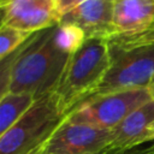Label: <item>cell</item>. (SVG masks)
Returning <instances> with one entry per match:
<instances>
[{
    "instance_id": "obj_1",
    "label": "cell",
    "mask_w": 154,
    "mask_h": 154,
    "mask_svg": "<svg viewBox=\"0 0 154 154\" xmlns=\"http://www.w3.org/2000/svg\"><path fill=\"white\" fill-rule=\"evenodd\" d=\"M85 40L78 26L64 23L36 32L13 66L10 91L35 99L54 91L69 58Z\"/></svg>"
},
{
    "instance_id": "obj_2",
    "label": "cell",
    "mask_w": 154,
    "mask_h": 154,
    "mask_svg": "<svg viewBox=\"0 0 154 154\" xmlns=\"http://www.w3.org/2000/svg\"><path fill=\"white\" fill-rule=\"evenodd\" d=\"M109 66L111 49L106 38H87L71 54L54 89L66 116L96 91Z\"/></svg>"
},
{
    "instance_id": "obj_3",
    "label": "cell",
    "mask_w": 154,
    "mask_h": 154,
    "mask_svg": "<svg viewBox=\"0 0 154 154\" xmlns=\"http://www.w3.org/2000/svg\"><path fill=\"white\" fill-rule=\"evenodd\" d=\"M54 91L35 99L0 138V154H31L65 119Z\"/></svg>"
},
{
    "instance_id": "obj_4",
    "label": "cell",
    "mask_w": 154,
    "mask_h": 154,
    "mask_svg": "<svg viewBox=\"0 0 154 154\" xmlns=\"http://www.w3.org/2000/svg\"><path fill=\"white\" fill-rule=\"evenodd\" d=\"M152 100L149 88L126 89L93 95L65 117L71 123L112 130L131 112Z\"/></svg>"
},
{
    "instance_id": "obj_5",
    "label": "cell",
    "mask_w": 154,
    "mask_h": 154,
    "mask_svg": "<svg viewBox=\"0 0 154 154\" xmlns=\"http://www.w3.org/2000/svg\"><path fill=\"white\" fill-rule=\"evenodd\" d=\"M109 49L111 66L93 95L149 88L154 83V42Z\"/></svg>"
},
{
    "instance_id": "obj_6",
    "label": "cell",
    "mask_w": 154,
    "mask_h": 154,
    "mask_svg": "<svg viewBox=\"0 0 154 154\" xmlns=\"http://www.w3.org/2000/svg\"><path fill=\"white\" fill-rule=\"evenodd\" d=\"M112 131L64 119L31 154H88L108 148Z\"/></svg>"
},
{
    "instance_id": "obj_7",
    "label": "cell",
    "mask_w": 154,
    "mask_h": 154,
    "mask_svg": "<svg viewBox=\"0 0 154 154\" xmlns=\"http://www.w3.org/2000/svg\"><path fill=\"white\" fill-rule=\"evenodd\" d=\"M4 24L34 34L60 23L54 0H2Z\"/></svg>"
},
{
    "instance_id": "obj_8",
    "label": "cell",
    "mask_w": 154,
    "mask_h": 154,
    "mask_svg": "<svg viewBox=\"0 0 154 154\" xmlns=\"http://www.w3.org/2000/svg\"><path fill=\"white\" fill-rule=\"evenodd\" d=\"M116 0H82L61 16L60 23L78 26L87 38L113 37V12Z\"/></svg>"
},
{
    "instance_id": "obj_9",
    "label": "cell",
    "mask_w": 154,
    "mask_h": 154,
    "mask_svg": "<svg viewBox=\"0 0 154 154\" xmlns=\"http://www.w3.org/2000/svg\"><path fill=\"white\" fill-rule=\"evenodd\" d=\"M154 122V101L150 100L131 112L116 128L107 150H124L150 141L149 125Z\"/></svg>"
},
{
    "instance_id": "obj_10",
    "label": "cell",
    "mask_w": 154,
    "mask_h": 154,
    "mask_svg": "<svg viewBox=\"0 0 154 154\" xmlns=\"http://www.w3.org/2000/svg\"><path fill=\"white\" fill-rule=\"evenodd\" d=\"M153 23H154V0H116L114 1L113 37L130 36L138 34L146 30Z\"/></svg>"
},
{
    "instance_id": "obj_11",
    "label": "cell",
    "mask_w": 154,
    "mask_h": 154,
    "mask_svg": "<svg viewBox=\"0 0 154 154\" xmlns=\"http://www.w3.org/2000/svg\"><path fill=\"white\" fill-rule=\"evenodd\" d=\"M34 101L35 97L30 94L12 91H8L0 100V138L12 128Z\"/></svg>"
},
{
    "instance_id": "obj_12",
    "label": "cell",
    "mask_w": 154,
    "mask_h": 154,
    "mask_svg": "<svg viewBox=\"0 0 154 154\" xmlns=\"http://www.w3.org/2000/svg\"><path fill=\"white\" fill-rule=\"evenodd\" d=\"M34 34H29L13 26L2 24L0 26V60L7 58L13 52L19 49Z\"/></svg>"
},
{
    "instance_id": "obj_13",
    "label": "cell",
    "mask_w": 154,
    "mask_h": 154,
    "mask_svg": "<svg viewBox=\"0 0 154 154\" xmlns=\"http://www.w3.org/2000/svg\"><path fill=\"white\" fill-rule=\"evenodd\" d=\"M35 35V34H34ZM34 35L16 52H13L11 55H8L7 58L0 60V100L10 91V87H11V78H12V71H13V66L18 59V57L22 54V52L24 51V48L29 45V42L31 41V38L34 37Z\"/></svg>"
},
{
    "instance_id": "obj_14",
    "label": "cell",
    "mask_w": 154,
    "mask_h": 154,
    "mask_svg": "<svg viewBox=\"0 0 154 154\" xmlns=\"http://www.w3.org/2000/svg\"><path fill=\"white\" fill-rule=\"evenodd\" d=\"M150 42H154V23L138 34L130 36H118L108 40L111 48H129Z\"/></svg>"
},
{
    "instance_id": "obj_15",
    "label": "cell",
    "mask_w": 154,
    "mask_h": 154,
    "mask_svg": "<svg viewBox=\"0 0 154 154\" xmlns=\"http://www.w3.org/2000/svg\"><path fill=\"white\" fill-rule=\"evenodd\" d=\"M106 154H154V141L124 150H107Z\"/></svg>"
},
{
    "instance_id": "obj_16",
    "label": "cell",
    "mask_w": 154,
    "mask_h": 154,
    "mask_svg": "<svg viewBox=\"0 0 154 154\" xmlns=\"http://www.w3.org/2000/svg\"><path fill=\"white\" fill-rule=\"evenodd\" d=\"M82 0H54L57 10L60 14V17L63 14H65L66 12H69L70 10H72L75 6H77Z\"/></svg>"
},
{
    "instance_id": "obj_17",
    "label": "cell",
    "mask_w": 154,
    "mask_h": 154,
    "mask_svg": "<svg viewBox=\"0 0 154 154\" xmlns=\"http://www.w3.org/2000/svg\"><path fill=\"white\" fill-rule=\"evenodd\" d=\"M4 24V11H2V7H1V4H0V26Z\"/></svg>"
},
{
    "instance_id": "obj_18",
    "label": "cell",
    "mask_w": 154,
    "mask_h": 154,
    "mask_svg": "<svg viewBox=\"0 0 154 154\" xmlns=\"http://www.w3.org/2000/svg\"><path fill=\"white\" fill-rule=\"evenodd\" d=\"M149 90H150V95H152V100L154 101V83L149 87Z\"/></svg>"
},
{
    "instance_id": "obj_19",
    "label": "cell",
    "mask_w": 154,
    "mask_h": 154,
    "mask_svg": "<svg viewBox=\"0 0 154 154\" xmlns=\"http://www.w3.org/2000/svg\"><path fill=\"white\" fill-rule=\"evenodd\" d=\"M149 137L150 141H154V129H149Z\"/></svg>"
},
{
    "instance_id": "obj_20",
    "label": "cell",
    "mask_w": 154,
    "mask_h": 154,
    "mask_svg": "<svg viewBox=\"0 0 154 154\" xmlns=\"http://www.w3.org/2000/svg\"><path fill=\"white\" fill-rule=\"evenodd\" d=\"M106 153H107V149L101 150V152H96V153H88V154H106Z\"/></svg>"
},
{
    "instance_id": "obj_21",
    "label": "cell",
    "mask_w": 154,
    "mask_h": 154,
    "mask_svg": "<svg viewBox=\"0 0 154 154\" xmlns=\"http://www.w3.org/2000/svg\"><path fill=\"white\" fill-rule=\"evenodd\" d=\"M149 129H154V122H153V123L149 125Z\"/></svg>"
},
{
    "instance_id": "obj_22",
    "label": "cell",
    "mask_w": 154,
    "mask_h": 154,
    "mask_svg": "<svg viewBox=\"0 0 154 154\" xmlns=\"http://www.w3.org/2000/svg\"><path fill=\"white\" fill-rule=\"evenodd\" d=\"M1 2H2V0H0V4H1Z\"/></svg>"
}]
</instances>
